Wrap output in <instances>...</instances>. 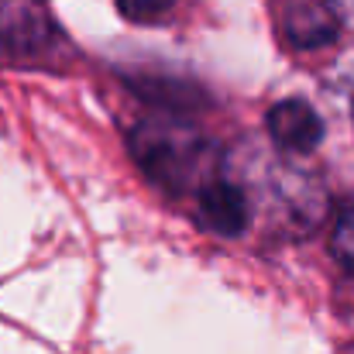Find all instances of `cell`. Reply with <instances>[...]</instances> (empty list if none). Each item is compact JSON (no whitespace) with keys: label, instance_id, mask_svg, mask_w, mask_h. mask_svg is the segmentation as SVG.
<instances>
[{"label":"cell","instance_id":"6da1fadb","mask_svg":"<svg viewBox=\"0 0 354 354\" xmlns=\"http://www.w3.org/2000/svg\"><path fill=\"white\" fill-rule=\"evenodd\" d=\"M134 155L141 169L158 179L169 193L196 200V193L224 176L217 151L189 127L179 124H141L138 134L131 138Z\"/></svg>","mask_w":354,"mask_h":354},{"label":"cell","instance_id":"3957f363","mask_svg":"<svg viewBox=\"0 0 354 354\" xmlns=\"http://www.w3.org/2000/svg\"><path fill=\"white\" fill-rule=\"evenodd\" d=\"M268 134L286 151H313L324 141V120L306 100H279L268 111Z\"/></svg>","mask_w":354,"mask_h":354},{"label":"cell","instance_id":"ba28073f","mask_svg":"<svg viewBox=\"0 0 354 354\" xmlns=\"http://www.w3.org/2000/svg\"><path fill=\"white\" fill-rule=\"evenodd\" d=\"M344 354H354V344H351V348H348V351H344Z\"/></svg>","mask_w":354,"mask_h":354},{"label":"cell","instance_id":"52a82bcc","mask_svg":"<svg viewBox=\"0 0 354 354\" xmlns=\"http://www.w3.org/2000/svg\"><path fill=\"white\" fill-rule=\"evenodd\" d=\"M327 7L341 21V28H351L354 31V0H327Z\"/></svg>","mask_w":354,"mask_h":354},{"label":"cell","instance_id":"7a4b0ae2","mask_svg":"<svg viewBox=\"0 0 354 354\" xmlns=\"http://www.w3.org/2000/svg\"><path fill=\"white\" fill-rule=\"evenodd\" d=\"M193 214L203 227L217 231V234H241L251 221V203L248 193L237 186L231 176H217L214 183H207L196 200H193Z\"/></svg>","mask_w":354,"mask_h":354},{"label":"cell","instance_id":"8992f818","mask_svg":"<svg viewBox=\"0 0 354 354\" xmlns=\"http://www.w3.org/2000/svg\"><path fill=\"white\" fill-rule=\"evenodd\" d=\"M176 0H118V7L127 14V17H134V21H151V17H162L169 7H172Z\"/></svg>","mask_w":354,"mask_h":354},{"label":"cell","instance_id":"5b68a950","mask_svg":"<svg viewBox=\"0 0 354 354\" xmlns=\"http://www.w3.org/2000/svg\"><path fill=\"white\" fill-rule=\"evenodd\" d=\"M330 248H334V258L354 275V203L337 214V224H334V234H330Z\"/></svg>","mask_w":354,"mask_h":354},{"label":"cell","instance_id":"277c9868","mask_svg":"<svg viewBox=\"0 0 354 354\" xmlns=\"http://www.w3.org/2000/svg\"><path fill=\"white\" fill-rule=\"evenodd\" d=\"M282 31L296 48H320L337 38L341 21L327 7V0H289L282 10Z\"/></svg>","mask_w":354,"mask_h":354}]
</instances>
